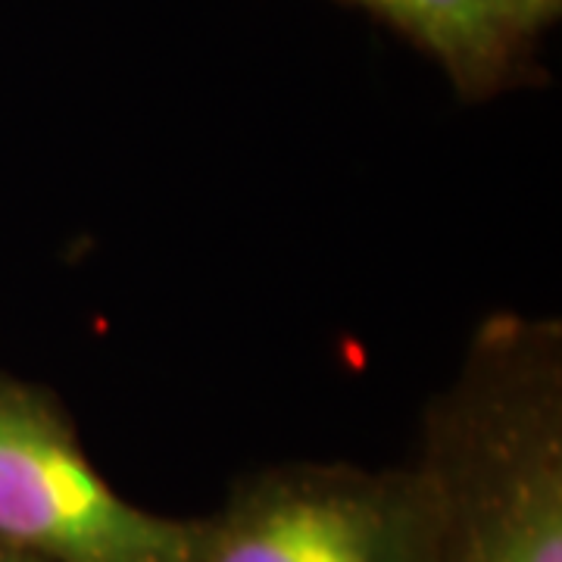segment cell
<instances>
[{"mask_svg":"<svg viewBox=\"0 0 562 562\" xmlns=\"http://www.w3.org/2000/svg\"><path fill=\"white\" fill-rule=\"evenodd\" d=\"M419 465L435 491V562H562V338L553 322H484L431 409Z\"/></svg>","mask_w":562,"mask_h":562,"instance_id":"cell-1","label":"cell"},{"mask_svg":"<svg viewBox=\"0 0 562 562\" xmlns=\"http://www.w3.org/2000/svg\"><path fill=\"white\" fill-rule=\"evenodd\" d=\"M435 491L419 462H288L198 519L188 562H435Z\"/></svg>","mask_w":562,"mask_h":562,"instance_id":"cell-2","label":"cell"},{"mask_svg":"<svg viewBox=\"0 0 562 562\" xmlns=\"http://www.w3.org/2000/svg\"><path fill=\"white\" fill-rule=\"evenodd\" d=\"M194 541L198 519L106 482L47 387L0 372V547L35 562H188Z\"/></svg>","mask_w":562,"mask_h":562,"instance_id":"cell-3","label":"cell"},{"mask_svg":"<svg viewBox=\"0 0 562 562\" xmlns=\"http://www.w3.org/2000/svg\"><path fill=\"white\" fill-rule=\"evenodd\" d=\"M425 50L465 101L494 98L531 69L541 35L513 0H350Z\"/></svg>","mask_w":562,"mask_h":562,"instance_id":"cell-4","label":"cell"},{"mask_svg":"<svg viewBox=\"0 0 562 562\" xmlns=\"http://www.w3.org/2000/svg\"><path fill=\"white\" fill-rule=\"evenodd\" d=\"M513 3L522 10L525 20L531 22L538 32H543L550 22L560 16V7H562V0H513Z\"/></svg>","mask_w":562,"mask_h":562,"instance_id":"cell-5","label":"cell"},{"mask_svg":"<svg viewBox=\"0 0 562 562\" xmlns=\"http://www.w3.org/2000/svg\"><path fill=\"white\" fill-rule=\"evenodd\" d=\"M0 562H35V560L22 557V553H16V550H10V547H0Z\"/></svg>","mask_w":562,"mask_h":562,"instance_id":"cell-6","label":"cell"}]
</instances>
